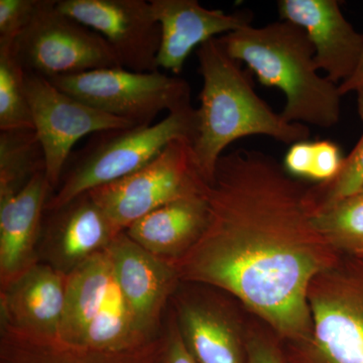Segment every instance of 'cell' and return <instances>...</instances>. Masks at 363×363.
Returning <instances> with one entry per match:
<instances>
[{
	"instance_id": "obj_1",
	"label": "cell",
	"mask_w": 363,
	"mask_h": 363,
	"mask_svg": "<svg viewBox=\"0 0 363 363\" xmlns=\"http://www.w3.org/2000/svg\"><path fill=\"white\" fill-rule=\"evenodd\" d=\"M206 197L204 233L171 262L180 281L230 294L289 344L307 340L310 286L343 255L315 225L311 189L274 157L240 149L221 157Z\"/></svg>"
},
{
	"instance_id": "obj_2",
	"label": "cell",
	"mask_w": 363,
	"mask_h": 363,
	"mask_svg": "<svg viewBox=\"0 0 363 363\" xmlns=\"http://www.w3.org/2000/svg\"><path fill=\"white\" fill-rule=\"evenodd\" d=\"M197 58L203 87L192 152L196 169L208 185L224 150L241 138L267 135L289 145L309 140L308 126L288 123L255 93L247 72L218 38L200 45Z\"/></svg>"
},
{
	"instance_id": "obj_3",
	"label": "cell",
	"mask_w": 363,
	"mask_h": 363,
	"mask_svg": "<svg viewBox=\"0 0 363 363\" xmlns=\"http://www.w3.org/2000/svg\"><path fill=\"white\" fill-rule=\"evenodd\" d=\"M218 39L262 85L284 93L281 116L286 121L323 128L339 123L342 95L337 84L318 74L314 45L302 28L279 21L262 28L245 26Z\"/></svg>"
},
{
	"instance_id": "obj_4",
	"label": "cell",
	"mask_w": 363,
	"mask_h": 363,
	"mask_svg": "<svg viewBox=\"0 0 363 363\" xmlns=\"http://www.w3.org/2000/svg\"><path fill=\"white\" fill-rule=\"evenodd\" d=\"M197 124V108L189 104L152 125L95 133L75 157H70V167L65 169L45 210L58 209L93 189L135 173L174 140L194 143Z\"/></svg>"
},
{
	"instance_id": "obj_5",
	"label": "cell",
	"mask_w": 363,
	"mask_h": 363,
	"mask_svg": "<svg viewBox=\"0 0 363 363\" xmlns=\"http://www.w3.org/2000/svg\"><path fill=\"white\" fill-rule=\"evenodd\" d=\"M59 342L101 351L138 350L154 343L136 324L117 284L107 248L67 277Z\"/></svg>"
},
{
	"instance_id": "obj_6",
	"label": "cell",
	"mask_w": 363,
	"mask_h": 363,
	"mask_svg": "<svg viewBox=\"0 0 363 363\" xmlns=\"http://www.w3.org/2000/svg\"><path fill=\"white\" fill-rule=\"evenodd\" d=\"M312 331L292 343L289 363H363V257L343 255L313 279Z\"/></svg>"
},
{
	"instance_id": "obj_7",
	"label": "cell",
	"mask_w": 363,
	"mask_h": 363,
	"mask_svg": "<svg viewBox=\"0 0 363 363\" xmlns=\"http://www.w3.org/2000/svg\"><path fill=\"white\" fill-rule=\"evenodd\" d=\"M48 79L67 94L135 126L152 125L161 112L192 104L187 81L160 71L100 69Z\"/></svg>"
},
{
	"instance_id": "obj_8",
	"label": "cell",
	"mask_w": 363,
	"mask_h": 363,
	"mask_svg": "<svg viewBox=\"0 0 363 363\" xmlns=\"http://www.w3.org/2000/svg\"><path fill=\"white\" fill-rule=\"evenodd\" d=\"M192 142L177 140L161 154L130 175L89 191L100 209L119 229L157 208L204 192L208 184L194 164Z\"/></svg>"
},
{
	"instance_id": "obj_9",
	"label": "cell",
	"mask_w": 363,
	"mask_h": 363,
	"mask_svg": "<svg viewBox=\"0 0 363 363\" xmlns=\"http://www.w3.org/2000/svg\"><path fill=\"white\" fill-rule=\"evenodd\" d=\"M11 50L26 72L45 78L123 68L107 40L60 11L56 0H40L35 18Z\"/></svg>"
},
{
	"instance_id": "obj_10",
	"label": "cell",
	"mask_w": 363,
	"mask_h": 363,
	"mask_svg": "<svg viewBox=\"0 0 363 363\" xmlns=\"http://www.w3.org/2000/svg\"><path fill=\"white\" fill-rule=\"evenodd\" d=\"M26 85L33 130L45 155V178L54 192L79 140L101 131L135 126L67 94L44 76L26 72Z\"/></svg>"
},
{
	"instance_id": "obj_11",
	"label": "cell",
	"mask_w": 363,
	"mask_h": 363,
	"mask_svg": "<svg viewBox=\"0 0 363 363\" xmlns=\"http://www.w3.org/2000/svg\"><path fill=\"white\" fill-rule=\"evenodd\" d=\"M60 11L107 40L121 66L138 73L159 71L161 26L145 0H56Z\"/></svg>"
},
{
	"instance_id": "obj_12",
	"label": "cell",
	"mask_w": 363,
	"mask_h": 363,
	"mask_svg": "<svg viewBox=\"0 0 363 363\" xmlns=\"http://www.w3.org/2000/svg\"><path fill=\"white\" fill-rule=\"evenodd\" d=\"M114 276L138 328L150 342L161 336L162 314L180 279L171 262L145 250L121 231L107 247Z\"/></svg>"
},
{
	"instance_id": "obj_13",
	"label": "cell",
	"mask_w": 363,
	"mask_h": 363,
	"mask_svg": "<svg viewBox=\"0 0 363 363\" xmlns=\"http://www.w3.org/2000/svg\"><path fill=\"white\" fill-rule=\"evenodd\" d=\"M67 277L38 260L11 283L1 286V329L30 340L59 341Z\"/></svg>"
},
{
	"instance_id": "obj_14",
	"label": "cell",
	"mask_w": 363,
	"mask_h": 363,
	"mask_svg": "<svg viewBox=\"0 0 363 363\" xmlns=\"http://www.w3.org/2000/svg\"><path fill=\"white\" fill-rule=\"evenodd\" d=\"M49 212L43 220V262L68 276L95 253L106 250L121 233L89 192Z\"/></svg>"
},
{
	"instance_id": "obj_15",
	"label": "cell",
	"mask_w": 363,
	"mask_h": 363,
	"mask_svg": "<svg viewBox=\"0 0 363 363\" xmlns=\"http://www.w3.org/2000/svg\"><path fill=\"white\" fill-rule=\"evenodd\" d=\"M281 21L302 28L315 49L318 70L340 85L357 70L363 50V35L344 18L337 0H279Z\"/></svg>"
},
{
	"instance_id": "obj_16",
	"label": "cell",
	"mask_w": 363,
	"mask_h": 363,
	"mask_svg": "<svg viewBox=\"0 0 363 363\" xmlns=\"http://www.w3.org/2000/svg\"><path fill=\"white\" fill-rule=\"evenodd\" d=\"M150 4L161 26L157 66L176 76L197 45L252 25V13L208 9L197 0H150Z\"/></svg>"
},
{
	"instance_id": "obj_17",
	"label": "cell",
	"mask_w": 363,
	"mask_h": 363,
	"mask_svg": "<svg viewBox=\"0 0 363 363\" xmlns=\"http://www.w3.org/2000/svg\"><path fill=\"white\" fill-rule=\"evenodd\" d=\"M54 192L45 173L14 194L0 196V283H11L38 262L48 200Z\"/></svg>"
},
{
	"instance_id": "obj_18",
	"label": "cell",
	"mask_w": 363,
	"mask_h": 363,
	"mask_svg": "<svg viewBox=\"0 0 363 363\" xmlns=\"http://www.w3.org/2000/svg\"><path fill=\"white\" fill-rule=\"evenodd\" d=\"M179 330L198 363H245V338L225 308L214 298L189 293L174 294Z\"/></svg>"
},
{
	"instance_id": "obj_19",
	"label": "cell",
	"mask_w": 363,
	"mask_h": 363,
	"mask_svg": "<svg viewBox=\"0 0 363 363\" xmlns=\"http://www.w3.org/2000/svg\"><path fill=\"white\" fill-rule=\"evenodd\" d=\"M206 189L157 208L124 231L159 259L175 262L195 245L206 228L209 218Z\"/></svg>"
},
{
	"instance_id": "obj_20",
	"label": "cell",
	"mask_w": 363,
	"mask_h": 363,
	"mask_svg": "<svg viewBox=\"0 0 363 363\" xmlns=\"http://www.w3.org/2000/svg\"><path fill=\"white\" fill-rule=\"evenodd\" d=\"M159 347L160 338L138 350H85L59 341L30 340L1 329L0 363H157Z\"/></svg>"
},
{
	"instance_id": "obj_21",
	"label": "cell",
	"mask_w": 363,
	"mask_h": 363,
	"mask_svg": "<svg viewBox=\"0 0 363 363\" xmlns=\"http://www.w3.org/2000/svg\"><path fill=\"white\" fill-rule=\"evenodd\" d=\"M45 169L44 152L35 130L0 131V196L18 192Z\"/></svg>"
},
{
	"instance_id": "obj_22",
	"label": "cell",
	"mask_w": 363,
	"mask_h": 363,
	"mask_svg": "<svg viewBox=\"0 0 363 363\" xmlns=\"http://www.w3.org/2000/svg\"><path fill=\"white\" fill-rule=\"evenodd\" d=\"M314 223L343 255L363 252V190L328 208L315 211Z\"/></svg>"
},
{
	"instance_id": "obj_23",
	"label": "cell",
	"mask_w": 363,
	"mask_h": 363,
	"mask_svg": "<svg viewBox=\"0 0 363 363\" xmlns=\"http://www.w3.org/2000/svg\"><path fill=\"white\" fill-rule=\"evenodd\" d=\"M26 74L13 50L0 48V131L33 130Z\"/></svg>"
},
{
	"instance_id": "obj_24",
	"label": "cell",
	"mask_w": 363,
	"mask_h": 363,
	"mask_svg": "<svg viewBox=\"0 0 363 363\" xmlns=\"http://www.w3.org/2000/svg\"><path fill=\"white\" fill-rule=\"evenodd\" d=\"M357 94V111L363 123V90ZM363 190V135L357 145L345 157L342 169L329 183L320 184L311 188L313 201L316 211L328 208L344 198Z\"/></svg>"
},
{
	"instance_id": "obj_25",
	"label": "cell",
	"mask_w": 363,
	"mask_h": 363,
	"mask_svg": "<svg viewBox=\"0 0 363 363\" xmlns=\"http://www.w3.org/2000/svg\"><path fill=\"white\" fill-rule=\"evenodd\" d=\"M40 0H0V48L13 49L32 23Z\"/></svg>"
},
{
	"instance_id": "obj_26",
	"label": "cell",
	"mask_w": 363,
	"mask_h": 363,
	"mask_svg": "<svg viewBox=\"0 0 363 363\" xmlns=\"http://www.w3.org/2000/svg\"><path fill=\"white\" fill-rule=\"evenodd\" d=\"M344 159L340 147L335 143L331 140L314 142V160L310 180L320 184L333 181L342 169Z\"/></svg>"
},
{
	"instance_id": "obj_27",
	"label": "cell",
	"mask_w": 363,
	"mask_h": 363,
	"mask_svg": "<svg viewBox=\"0 0 363 363\" xmlns=\"http://www.w3.org/2000/svg\"><path fill=\"white\" fill-rule=\"evenodd\" d=\"M157 363H198L186 347L174 312L162 328Z\"/></svg>"
},
{
	"instance_id": "obj_28",
	"label": "cell",
	"mask_w": 363,
	"mask_h": 363,
	"mask_svg": "<svg viewBox=\"0 0 363 363\" xmlns=\"http://www.w3.org/2000/svg\"><path fill=\"white\" fill-rule=\"evenodd\" d=\"M245 357L247 363H289L271 338L253 330L245 337Z\"/></svg>"
},
{
	"instance_id": "obj_29",
	"label": "cell",
	"mask_w": 363,
	"mask_h": 363,
	"mask_svg": "<svg viewBox=\"0 0 363 363\" xmlns=\"http://www.w3.org/2000/svg\"><path fill=\"white\" fill-rule=\"evenodd\" d=\"M314 160V142H300L291 145L284 160V169L298 178H311Z\"/></svg>"
},
{
	"instance_id": "obj_30",
	"label": "cell",
	"mask_w": 363,
	"mask_h": 363,
	"mask_svg": "<svg viewBox=\"0 0 363 363\" xmlns=\"http://www.w3.org/2000/svg\"><path fill=\"white\" fill-rule=\"evenodd\" d=\"M338 87L339 92H340L342 96L343 95L348 94V93H357L363 90V50L357 70H355L353 75L348 80L338 85Z\"/></svg>"
},
{
	"instance_id": "obj_31",
	"label": "cell",
	"mask_w": 363,
	"mask_h": 363,
	"mask_svg": "<svg viewBox=\"0 0 363 363\" xmlns=\"http://www.w3.org/2000/svg\"><path fill=\"white\" fill-rule=\"evenodd\" d=\"M362 255V257H363V252H360V253H358V255Z\"/></svg>"
}]
</instances>
